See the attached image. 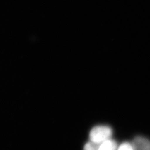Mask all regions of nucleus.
Instances as JSON below:
<instances>
[{"mask_svg": "<svg viewBox=\"0 0 150 150\" xmlns=\"http://www.w3.org/2000/svg\"><path fill=\"white\" fill-rule=\"evenodd\" d=\"M112 135V129L106 126H98L94 127L89 134L91 141L97 144H100L110 139Z\"/></svg>", "mask_w": 150, "mask_h": 150, "instance_id": "1", "label": "nucleus"}, {"mask_svg": "<svg viewBox=\"0 0 150 150\" xmlns=\"http://www.w3.org/2000/svg\"><path fill=\"white\" fill-rule=\"evenodd\" d=\"M132 145L134 150H150V141L145 137H136L133 141Z\"/></svg>", "mask_w": 150, "mask_h": 150, "instance_id": "2", "label": "nucleus"}, {"mask_svg": "<svg viewBox=\"0 0 150 150\" xmlns=\"http://www.w3.org/2000/svg\"><path fill=\"white\" fill-rule=\"evenodd\" d=\"M117 144L116 142L110 139L105 140L100 144L98 150H117Z\"/></svg>", "mask_w": 150, "mask_h": 150, "instance_id": "3", "label": "nucleus"}, {"mask_svg": "<svg viewBox=\"0 0 150 150\" xmlns=\"http://www.w3.org/2000/svg\"><path fill=\"white\" fill-rule=\"evenodd\" d=\"M99 145L100 144H97L91 141L89 142L86 144L83 150H98Z\"/></svg>", "mask_w": 150, "mask_h": 150, "instance_id": "4", "label": "nucleus"}, {"mask_svg": "<svg viewBox=\"0 0 150 150\" xmlns=\"http://www.w3.org/2000/svg\"><path fill=\"white\" fill-rule=\"evenodd\" d=\"M117 150H134L131 144L125 142L120 145Z\"/></svg>", "mask_w": 150, "mask_h": 150, "instance_id": "5", "label": "nucleus"}]
</instances>
